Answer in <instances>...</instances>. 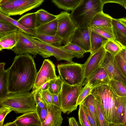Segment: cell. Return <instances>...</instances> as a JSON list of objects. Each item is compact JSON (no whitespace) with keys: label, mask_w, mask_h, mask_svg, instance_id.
I'll return each mask as SVG.
<instances>
[{"label":"cell","mask_w":126,"mask_h":126,"mask_svg":"<svg viewBox=\"0 0 126 126\" xmlns=\"http://www.w3.org/2000/svg\"><path fill=\"white\" fill-rule=\"evenodd\" d=\"M6 72L9 93L29 92L37 73L33 57L28 54L16 55Z\"/></svg>","instance_id":"obj_1"},{"label":"cell","mask_w":126,"mask_h":126,"mask_svg":"<svg viewBox=\"0 0 126 126\" xmlns=\"http://www.w3.org/2000/svg\"><path fill=\"white\" fill-rule=\"evenodd\" d=\"M90 94L100 105L107 126H120L117 109V95L108 84L96 86Z\"/></svg>","instance_id":"obj_2"},{"label":"cell","mask_w":126,"mask_h":126,"mask_svg":"<svg viewBox=\"0 0 126 126\" xmlns=\"http://www.w3.org/2000/svg\"><path fill=\"white\" fill-rule=\"evenodd\" d=\"M104 4L102 0H81L71 11V18L77 27L87 28L94 16L103 11Z\"/></svg>","instance_id":"obj_3"},{"label":"cell","mask_w":126,"mask_h":126,"mask_svg":"<svg viewBox=\"0 0 126 126\" xmlns=\"http://www.w3.org/2000/svg\"><path fill=\"white\" fill-rule=\"evenodd\" d=\"M0 106L11 108L16 113H22L35 110L36 108L32 92L9 93L0 98Z\"/></svg>","instance_id":"obj_4"},{"label":"cell","mask_w":126,"mask_h":126,"mask_svg":"<svg viewBox=\"0 0 126 126\" xmlns=\"http://www.w3.org/2000/svg\"><path fill=\"white\" fill-rule=\"evenodd\" d=\"M62 81V89L58 95L60 108L63 113L68 114L77 109V101L83 83L79 85H71Z\"/></svg>","instance_id":"obj_5"},{"label":"cell","mask_w":126,"mask_h":126,"mask_svg":"<svg viewBox=\"0 0 126 126\" xmlns=\"http://www.w3.org/2000/svg\"><path fill=\"white\" fill-rule=\"evenodd\" d=\"M57 68L62 80L69 85H79L84 80L83 64L68 63L58 64Z\"/></svg>","instance_id":"obj_6"},{"label":"cell","mask_w":126,"mask_h":126,"mask_svg":"<svg viewBox=\"0 0 126 126\" xmlns=\"http://www.w3.org/2000/svg\"><path fill=\"white\" fill-rule=\"evenodd\" d=\"M44 0H9L0 4V11L6 15H21L39 7Z\"/></svg>","instance_id":"obj_7"},{"label":"cell","mask_w":126,"mask_h":126,"mask_svg":"<svg viewBox=\"0 0 126 126\" xmlns=\"http://www.w3.org/2000/svg\"><path fill=\"white\" fill-rule=\"evenodd\" d=\"M58 28L56 34L62 40L64 45L69 42L77 27L71 18L70 14L62 12L57 15Z\"/></svg>","instance_id":"obj_8"},{"label":"cell","mask_w":126,"mask_h":126,"mask_svg":"<svg viewBox=\"0 0 126 126\" xmlns=\"http://www.w3.org/2000/svg\"><path fill=\"white\" fill-rule=\"evenodd\" d=\"M31 41L39 47H42L54 56L57 61H65L68 63L73 62L72 60L75 56L70 52L62 47L49 44L33 38L31 36L25 34Z\"/></svg>","instance_id":"obj_9"},{"label":"cell","mask_w":126,"mask_h":126,"mask_svg":"<svg viewBox=\"0 0 126 126\" xmlns=\"http://www.w3.org/2000/svg\"><path fill=\"white\" fill-rule=\"evenodd\" d=\"M58 77L54 64L49 59H45L37 73L32 90L38 88L45 83Z\"/></svg>","instance_id":"obj_10"},{"label":"cell","mask_w":126,"mask_h":126,"mask_svg":"<svg viewBox=\"0 0 126 126\" xmlns=\"http://www.w3.org/2000/svg\"><path fill=\"white\" fill-rule=\"evenodd\" d=\"M101 66L106 70L110 80L119 81L126 86V77L119 68L114 56L106 51Z\"/></svg>","instance_id":"obj_11"},{"label":"cell","mask_w":126,"mask_h":126,"mask_svg":"<svg viewBox=\"0 0 126 126\" xmlns=\"http://www.w3.org/2000/svg\"><path fill=\"white\" fill-rule=\"evenodd\" d=\"M17 32L19 39L12 50L18 55L28 54L36 56L38 54L36 46L26 36L25 33L18 31Z\"/></svg>","instance_id":"obj_12"},{"label":"cell","mask_w":126,"mask_h":126,"mask_svg":"<svg viewBox=\"0 0 126 126\" xmlns=\"http://www.w3.org/2000/svg\"><path fill=\"white\" fill-rule=\"evenodd\" d=\"M106 52L103 46L95 51L90 53V56L83 64L85 79L88 78L101 66Z\"/></svg>","instance_id":"obj_13"},{"label":"cell","mask_w":126,"mask_h":126,"mask_svg":"<svg viewBox=\"0 0 126 126\" xmlns=\"http://www.w3.org/2000/svg\"><path fill=\"white\" fill-rule=\"evenodd\" d=\"M91 31V29L89 26L84 28L77 27L69 42L76 45L88 52H90Z\"/></svg>","instance_id":"obj_14"},{"label":"cell","mask_w":126,"mask_h":126,"mask_svg":"<svg viewBox=\"0 0 126 126\" xmlns=\"http://www.w3.org/2000/svg\"><path fill=\"white\" fill-rule=\"evenodd\" d=\"M42 123L36 110L23 114L16 117L13 121L6 123L3 126H41Z\"/></svg>","instance_id":"obj_15"},{"label":"cell","mask_w":126,"mask_h":126,"mask_svg":"<svg viewBox=\"0 0 126 126\" xmlns=\"http://www.w3.org/2000/svg\"><path fill=\"white\" fill-rule=\"evenodd\" d=\"M110 79L105 69L100 66L92 73L88 78L85 79L82 83V86L88 82L92 84L93 88L99 86L108 84Z\"/></svg>","instance_id":"obj_16"},{"label":"cell","mask_w":126,"mask_h":126,"mask_svg":"<svg viewBox=\"0 0 126 126\" xmlns=\"http://www.w3.org/2000/svg\"><path fill=\"white\" fill-rule=\"evenodd\" d=\"M48 113L46 118L41 126H60L63 119L60 108L52 104L47 106Z\"/></svg>","instance_id":"obj_17"},{"label":"cell","mask_w":126,"mask_h":126,"mask_svg":"<svg viewBox=\"0 0 126 126\" xmlns=\"http://www.w3.org/2000/svg\"><path fill=\"white\" fill-rule=\"evenodd\" d=\"M113 18L103 11L97 13L93 18L90 25L104 29L113 34L112 21Z\"/></svg>","instance_id":"obj_18"},{"label":"cell","mask_w":126,"mask_h":126,"mask_svg":"<svg viewBox=\"0 0 126 126\" xmlns=\"http://www.w3.org/2000/svg\"><path fill=\"white\" fill-rule=\"evenodd\" d=\"M113 34L115 40L123 47H126V27L116 19L113 18L112 21Z\"/></svg>","instance_id":"obj_19"},{"label":"cell","mask_w":126,"mask_h":126,"mask_svg":"<svg viewBox=\"0 0 126 126\" xmlns=\"http://www.w3.org/2000/svg\"><path fill=\"white\" fill-rule=\"evenodd\" d=\"M19 39L17 31L0 38V50L12 49L16 45Z\"/></svg>","instance_id":"obj_20"},{"label":"cell","mask_w":126,"mask_h":126,"mask_svg":"<svg viewBox=\"0 0 126 126\" xmlns=\"http://www.w3.org/2000/svg\"><path fill=\"white\" fill-rule=\"evenodd\" d=\"M57 28L56 18L36 28L34 31L37 34L54 36L56 34Z\"/></svg>","instance_id":"obj_21"},{"label":"cell","mask_w":126,"mask_h":126,"mask_svg":"<svg viewBox=\"0 0 126 126\" xmlns=\"http://www.w3.org/2000/svg\"><path fill=\"white\" fill-rule=\"evenodd\" d=\"M109 40L91 29L90 36V53L94 52L104 46Z\"/></svg>","instance_id":"obj_22"},{"label":"cell","mask_w":126,"mask_h":126,"mask_svg":"<svg viewBox=\"0 0 126 126\" xmlns=\"http://www.w3.org/2000/svg\"><path fill=\"white\" fill-rule=\"evenodd\" d=\"M36 13V28L57 18V15L51 14L43 9L39 10Z\"/></svg>","instance_id":"obj_23"},{"label":"cell","mask_w":126,"mask_h":126,"mask_svg":"<svg viewBox=\"0 0 126 126\" xmlns=\"http://www.w3.org/2000/svg\"><path fill=\"white\" fill-rule=\"evenodd\" d=\"M36 13H28L21 17L17 21L25 28L34 30L36 28Z\"/></svg>","instance_id":"obj_24"},{"label":"cell","mask_w":126,"mask_h":126,"mask_svg":"<svg viewBox=\"0 0 126 126\" xmlns=\"http://www.w3.org/2000/svg\"><path fill=\"white\" fill-rule=\"evenodd\" d=\"M5 65L4 63H0V98L4 97L9 93L6 70L4 69Z\"/></svg>","instance_id":"obj_25"},{"label":"cell","mask_w":126,"mask_h":126,"mask_svg":"<svg viewBox=\"0 0 126 126\" xmlns=\"http://www.w3.org/2000/svg\"><path fill=\"white\" fill-rule=\"evenodd\" d=\"M32 36L34 38L46 43L57 46H61L62 44V39L57 34L50 36L36 34L35 35Z\"/></svg>","instance_id":"obj_26"},{"label":"cell","mask_w":126,"mask_h":126,"mask_svg":"<svg viewBox=\"0 0 126 126\" xmlns=\"http://www.w3.org/2000/svg\"><path fill=\"white\" fill-rule=\"evenodd\" d=\"M81 0H52V2L60 9L66 11H72Z\"/></svg>","instance_id":"obj_27"},{"label":"cell","mask_w":126,"mask_h":126,"mask_svg":"<svg viewBox=\"0 0 126 126\" xmlns=\"http://www.w3.org/2000/svg\"><path fill=\"white\" fill-rule=\"evenodd\" d=\"M0 19L4 20L10 22L13 24L18 28V31L24 33L31 36H35L36 35L34 30L29 29L25 28L17 20L14 19L0 12Z\"/></svg>","instance_id":"obj_28"},{"label":"cell","mask_w":126,"mask_h":126,"mask_svg":"<svg viewBox=\"0 0 126 126\" xmlns=\"http://www.w3.org/2000/svg\"><path fill=\"white\" fill-rule=\"evenodd\" d=\"M83 102L93 116L96 126H99L94 97L90 94L86 97Z\"/></svg>","instance_id":"obj_29"},{"label":"cell","mask_w":126,"mask_h":126,"mask_svg":"<svg viewBox=\"0 0 126 126\" xmlns=\"http://www.w3.org/2000/svg\"><path fill=\"white\" fill-rule=\"evenodd\" d=\"M18 28L16 26L8 21L0 19V38L17 32Z\"/></svg>","instance_id":"obj_30"},{"label":"cell","mask_w":126,"mask_h":126,"mask_svg":"<svg viewBox=\"0 0 126 126\" xmlns=\"http://www.w3.org/2000/svg\"><path fill=\"white\" fill-rule=\"evenodd\" d=\"M117 109L119 122L120 126L122 124L126 107V96H120L117 95Z\"/></svg>","instance_id":"obj_31"},{"label":"cell","mask_w":126,"mask_h":126,"mask_svg":"<svg viewBox=\"0 0 126 126\" xmlns=\"http://www.w3.org/2000/svg\"><path fill=\"white\" fill-rule=\"evenodd\" d=\"M61 47L70 52L75 57L77 58H83L84 56V54L88 52L77 45L69 42Z\"/></svg>","instance_id":"obj_32"},{"label":"cell","mask_w":126,"mask_h":126,"mask_svg":"<svg viewBox=\"0 0 126 126\" xmlns=\"http://www.w3.org/2000/svg\"><path fill=\"white\" fill-rule=\"evenodd\" d=\"M108 85L117 96H126V86L121 82L114 80L110 79Z\"/></svg>","instance_id":"obj_33"},{"label":"cell","mask_w":126,"mask_h":126,"mask_svg":"<svg viewBox=\"0 0 126 126\" xmlns=\"http://www.w3.org/2000/svg\"><path fill=\"white\" fill-rule=\"evenodd\" d=\"M106 51L114 56L119 53L123 47L115 40H109L104 46Z\"/></svg>","instance_id":"obj_34"},{"label":"cell","mask_w":126,"mask_h":126,"mask_svg":"<svg viewBox=\"0 0 126 126\" xmlns=\"http://www.w3.org/2000/svg\"><path fill=\"white\" fill-rule=\"evenodd\" d=\"M62 86V81L59 75L57 78L49 81L48 90L53 94L58 95L60 92Z\"/></svg>","instance_id":"obj_35"},{"label":"cell","mask_w":126,"mask_h":126,"mask_svg":"<svg viewBox=\"0 0 126 126\" xmlns=\"http://www.w3.org/2000/svg\"><path fill=\"white\" fill-rule=\"evenodd\" d=\"M93 89L92 84L89 82L82 87L77 101V106L82 103L86 97L90 94Z\"/></svg>","instance_id":"obj_36"},{"label":"cell","mask_w":126,"mask_h":126,"mask_svg":"<svg viewBox=\"0 0 126 126\" xmlns=\"http://www.w3.org/2000/svg\"><path fill=\"white\" fill-rule=\"evenodd\" d=\"M79 105L78 114L80 124L82 126H91L86 116L83 103Z\"/></svg>","instance_id":"obj_37"},{"label":"cell","mask_w":126,"mask_h":126,"mask_svg":"<svg viewBox=\"0 0 126 126\" xmlns=\"http://www.w3.org/2000/svg\"><path fill=\"white\" fill-rule=\"evenodd\" d=\"M99 126H107L103 111L99 102L95 99Z\"/></svg>","instance_id":"obj_38"},{"label":"cell","mask_w":126,"mask_h":126,"mask_svg":"<svg viewBox=\"0 0 126 126\" xmlns=\"http://www.w3.org/2000/svg\"><path fill=\"white\" fill-rule=\"evenodd\" d=\"M32 92L33 93L36 107L41 109L47 108V105L42 100L40 92L39 89L32 90Z\"/></svg>","instance_id":"obj_39"},{"label":"cell","mask_w":126,"mask_h":126,"mask_svg":"<svg viewBox=\"0 0 126 126\" xmlns=\"http://www.w3.org/2000/svg\"><path fill=\"white\" fill-rule=\"evenodd\" d=\"M89 26L92 30L109 40H115L113 35L101 28L89 25Z\"/></svg>","instance_id":"obj_40"},{"label":"cell","mask_w":126,"mask_h":126,"mask_svg":"<svg viewBox=\"0 0 126 126\" xmlns=\"http://www.w3.org/2000/svg\"><path fill=\"white\" fill-rule=\"evenodd\" d=\"M114 57L119 68L123 74L126 77V63L121 56L120 53Z\"/></svg>","instance_id":"obj_41"},{"label":"cell","mask_w":126,"mask_h":126,"mask_svg":"<svg viewBox=\"0 0 126 126\" xmlns=\"http://www.w3.org/2000/svg\"><path fill=\"white\" fill-rule=\"evenodd\" d=\"M40 94L42 101L47 106L53 104L52 94L48 89L40 92Z\"/></svg>","instance_id":"obj_42"},{"label":"cell","mask_w":126,"mask_h":126,"mask_svg":"<svg viewBox=\"0 0 126 126\" xmlns=\"http://www.w3.org/2000/svg\"><path fill=\"white\" fill-rule=\"evenodd\" d=\"M10 108L5 106H1L0 108V126H2L5 118L6 116L11 111Z\"/></svg>","instance_id":"obj_43"},{"label":"cell","mask_w":126,"mask_h":126,"mask_svg":"<svg viewBox=\"0 0 126 126\" xmlns=\"http://www.w3.org/2000/svg\"><path fill=\"white\" fill-rule=\"evenodd\" d=\"M36 110L42 124L45 121L47 117L48 113L47 108L41 109L36 107Z\"/></svg>","instance_id":"obj_44"},{"label":"cell","mask_w":126,"mask_h":126,"mask_svg":"<svg viewBox=\"0 0 126 126\" xmlns=\"http://www.w3.org/2000/svg\"><path fill=\"white\" fill-rule=\"evenodd\" d=\"M82 103L86 116L91 126H96L95 120L92 114L89 110L84 103L83 102Z\"/></svg>","instance_id":"obj_45"},{"label":"cell","mask_w":126,"mask_h":126,"mask_svg":"<svg viewBox=\"0 0 126 126\" xmlns=\"http://www.w3.org/2000/svg\"><path fill=\"white\" fill-rule=\"evenodd\" d=\"M104 4L108 3H115L123 6L124 0H102Z\"/></svg>","instance_id":"obj_46"},{"label":"cell","mask_w":126,"mask_h":126,"mask_svg":"<svg viewBox=\"0 0 126 126\" xmlns=\"http://www.w3.org/2000/svg\"><path fill=\"white\" fill-rule=\"evenodd\" d=\"M69 125V126H79V123L74 117L68 118Z\"/></svg>","instance_id":"obj_47"},{"label":"cell","mask_w":126,"mask_h":126,"mask_svg":"<svg viewBox=\"0 0 126 126\" xmlns=\"http://www.w3.org/2000/svg\"><path fill=\"white\" fill-rule=\"evenodd\" d=\"M52 98L53 104L54 105L60 108V105L58 95L55 94H52Z\"/></svg>","instance_id":"obj_48"},{"label":"cell","mask_w":126,"mask_h":126,"mask_svg":"<svg viewBox=\"0 0 126 126\" xmlns=\"http://www.w3.org/2000/svg\"><path fill=\"white\" fill-rule=\"evenodd\" d=\"M49 81L43 84L38 88L40 92L48 89L49 86Z\"/></svg>","instance_id":"obj_49"},{"label":"cell","mask_w":126,"mask_h":126,"mask_svg":"<svg viewBox=\"0 0 126 126\" xmlns=\"http://www.w3.org/2000/svg\"><path fill=\"white\" fill-rule=\"evenodd\" d=\"M120 55L126 63V50L125 48H123L119 52Z\"/></svg>","instance_id":"obj_50"},{"label":"cell","mask_w":126,"mask_h":126,"mask_svg":"<svg viewBox=\"0 0 126 126\" xmlns=\"http://www.w3.org/2000/svg\"><path fill=\"white\" fill-rule=\"evenodd\" d=\"M116 19L126 27V17Z\"/></svg>","instance_id":"obj_51"},{"label":"cell","mask_w":126,"mask_h":126,"mask_svg":"<svg viewBox=\"0 0 126 126\" xmlns=\"http://www.w3.org/2000/svg\"><path fill=\"white\" fill-rule=\"evenodd\" d=\"M122 125V126H126V107L125 111L124 117Z\"/></svg>","instance_id":"obj_52"},{"label":"cell","mask_w":126,"mask_h":126,"mask_svg":"<svg viewBox=\"0 0 126 126\" xmlns=\"http://www.w3.org/2000/svg\"><path fill=\"white\" fill-rule=\"evenodd\" d=\"M9 0H0V4H2Z\"/></svg>","instance_id":"obj_53"},{"label":"cell","mask_w":126,"mask_h":126,"mask_svg":"<svg viewBox=\"0 0 126 126\" xmlns=\"http://www.w3.org/2000/svg\"><path fill=\"white\" fill-rule=\"evenodd\" d=\"M123 7L126 9V0H124Z\"/></svg>","instance_id":"obj_54"},{"label":"cell","mask_w":126,"mask_h":126,"mask_svg":"<svg viewBox=\"0 0 126 126\" xmlns=\"http://www.w3.org/2000/svg\"><path fill=\"white\" fill-rule=\"evenodd\" d=\"M125 48L126 49V48Z\"/></svg>","instance_id":"obj_55"},{"label":"cell","mask_w":126,"mask_h":126,"mask_svg":"<svg viewBox=\"0 0 126 126\" xmlns=\"http://www.w3.org/2000/svg\"></svg>","instance_id":"obj_56"}]
</instances>
